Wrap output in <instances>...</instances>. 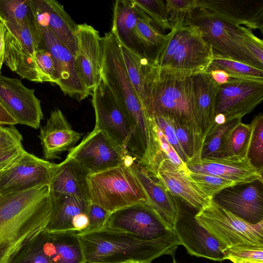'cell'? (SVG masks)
<instances>
[{"mask_svg":"<svg viewBox=\"0 0 263 263\" xmlns=\"http://www.w3.org/2000/svg\"><path fill=\"white\" fill-rule=\"evenodd\" d=\"M4 63L21 78L37 83L43 82L35 57L5 27Z\"/></svg>","mask_w":263,"mask_h":263,"instance_id":"obj_31","label":"cell"},{"mask_svg":"<svg viewBox=\"0 0 263 263\" xmlns=\"http://www.w3.org/2000/svg\"><path fill=\"white\" fill-rule=\"evenodd\" d=\"M76 36V71L82 83L92 95L102 79V37L98 30L86 23L77 24Z\"/></svg>","mask_w":263,"mask_h":263,"instance_id":"obj_14","label":"cell"},{"mask_svg":"<svg viewBox=\"0 0 263 263\" xmlns=\"http://www.w3.org/2000/svg\"><path fill=\"white\" fill-rule=\"evenodd\" d=\"M52 209L49 185L0 197V263H8L45 230Z\"/></svg>","mask_w":263,"mask_h":263,"instance_id":"obj_1","label":"cell"},{"mask_svg":"<svg viewBox=\"0 0 263 263\" xmlns=\"http://www.w3.org/2000/svg\"><path fill=\"white\" fill-rule=\"evenodd\" d=\"M5 27L33 56L36 50V24L17 25L4 22Z\"/></svg>","mask_w":263,"mask_h":263,"instance_id":"obj_44","label":"cell"},{"mask_svg":"<svg viewBox=\"0 0 263 263\" xmlns=\"http://www.w3.org/2000/svg\"><path fill=\"white\" fill-rule=\"evenodd\" d=\"M88 175L75 160L66 156L54 169L49 185L51 196L70 195L89 200Z\"/></svg>","mask_w":263,"mask_h":263,"instance_id":"obj_27","label":"cell"},{"mask_svg":"<svg viewBox=\"0 0 263 263\" xmlns=\"http://www.w3.org/2000/svg\"><path fill=\"white\" fill-rule=\"evenodd\" d=\"M77 234L85 263H151L163 255L174 257L175 253L159 243L105 227Z\"/></svg>","mask_w":263,"mask_h":263,"instance_id":"obj_4","label":"cell"},{"mask_svg":"<svg viewBox=\"0 0 263 263\" xmlns=\"http://www.w3.org/2000/svg\"><path fill=\"white\" fill-rule=\"evenodd\" d=\"M68 151L67 156L75 160L89 174L130 164L135 159L125 146L95 127Z\"/></svg>","mask_w":263,"mask_h":263,"instance_id":"obj_10","label":"cell"},{"mask_svg":"<svg viewBox=\"0 0 263 263\" xmlns=\"http://www.w3.org/2000/svg\"><path fill=\"white\" fill-rule=\"evenodd\" d=\"M91 101L96 118L95 128L127 149L133 134L132 127L124 109L102 78L93 90Z\"/></svg>","mask_w":263,"mask_h":263,"instance_id":"obj_13","label":"cell"},{"mask_svg":"<svg viewBox=\"0 0 263 263\" xmlns=\"http://www.w3.org/2000/svg\"><path fill=\"white\" fill-rule=\"evenodd\" d=\"M198 0L165 1L170 31L184 25L189 13L197 6Z\"/></svg>","mask_w":263,"mask_h":263,"instance_id":"obj_43","label":"cell"},{"mask_svg":"<svg viewBox=\"0 0 263 263\" xmlns=\"http://www.w3.org/2000/svg\"><path fill=\"white\" fill-rule=\"evenodd\" d=\"M192 80L195 120L204 142L206 135L215 126L219 85L206 72L197 74L192 77Z\"/></svg>","mask_w":263,"mask_h":263,"instance_id":"obj_25","label":"cell"},{"mask_svg":"<svg viewBox=\"0 0 263 263\" xmlns=\"http://www.w3.org/2000/svg\"><path fill=\"white\" fill-rule=\"evenodd\" d=\"M130 263H132V262H130Z\"/></svg>","mask_w":263,"mask_h":263,"instance_id":"obj_57","label":"cell"},{"mask_svg":"<svg viewBox=\"0 0 263 263\" xmlns=\"http://www.w3.org/2000/svg\"><path fill=\"white\" fill-rule=\"evenodd\" d=\"M252 130L251 123L245 124L241 121L232 128L229 141L230 156H248Z\"/></svg>","mask_w":263,"mask_h":263,"instance_id":"obj_41","label":"cell"},{"mask_svg":"<svg viewBox=\"0 0 263 263\" xmlns=\"http://www.w3.org/2000/svg\"><path fill=\"white\" fill-rule=\"evenodd\" d=\"M241 119H235L215 126L204 139L201 159L204 158H219L230 156L229 136L232 128Z\"/></svg>","mask_w":263,"mask_h":263,"instance_id":"obj_33","label":"cell"},{"mask_svg":"<svg viewBox=\"0 0 263 263\" xmlns=\"http://www.w3.org/2000/svg\"><path fill=\"white\" fill-rule=\"evenodd\" d=\"M263 183L259 181L226 188L213 200L221 208L251 223L263 221Z\"/></svg>","mask_w":263,"mask_h":263,"instance_id":"obj_17","label":"cell"},{"mask_svg":"<svg viewBox=\"0 0 263 263\" xmlns=\"http://www.w3.org/2000/svg\"><path fill=\"white\" fill-rule=\"evenodd\" d=\"M192 172L211 175L235 182L237 185L255 181L263 183V170L254 166L248 155L204 158L186 163Z\"/></svg>","mask_w":263,"mask_h":263,"instance_id":"obj_19","label":"cell"},{"mask_svg":"<svg viewBox=\"0 0 263 263\" xmlns=\"http://www.w3.org/2000/svg\"><path fill=\"white\" fill-rule=\"evenodd\" d=\"M55 165L25 151L0 172V197L49 185Z\"/></svg>","mask_w":263,"mask_h":263,"instance_id":"obj_11","label":"cell"},{"mask_svg":"<svg viewBox=\"0 0 263 263\" xmlns=\"http://www.w3.org/2000/svg\"><path fill=\"white\" fill-rule=\"evenodd\" d=\"M119 44L128 76L145 115L158 68L153 58Z\"/></svg>","mask_w":263,"mask_h":263,"instance_id":"obj_24","label":"cell"},{"mask_svg":"<svg viewBox=\"0 0 263 263\" xmlns=\"http://www.w3.org/2000/svg\"><path fill=\"white\" fill-rule=\"evenodd\" d=\"M0 19L17 25L35 24L31 0H0Z\"/></svg>","mask_w":263,"mask_h":263,"instance_id":"obj_36","label":"cell"},{"mask_svg":"<svg viewBox=\"0 0 263 263\" xmlns=\"http://www.w3.org/2000/svg\"><path fill=\"white\" fill-rule=\"evenodd\" d=\"M184 24L199 28L214 54L263 69V64L253 57L245 45V37L250 29L224 21L199 7L189 13Z\"/></svg>","mask_w":263,"mask_h":263,"instance_id":"obj_6","label":"cell"},{"mask_svg":"<svg viewBox=\"0 0 263 263\" xmlns=\"http://www.w3.org/2000/svg\"><path fill=\"white\" fill-rule=\"evenodd\" d=\"M36 26V50L44 49L51 54L56 70V84L65 95L82 101L90 95L77 74L74 55L51 30Z\"/></svg>","mask_w":263,"mask_h":263,"instance_id":"obj_12","label":"cell"},{"mask_svg":"<svg viewBox=\"0 0 263 263\" xmlns=\"http://www.w3.org/2000/svg\"><path fill=\"white\" fill-rule=\"evenodd\" d=\"M0 103L17 124L40 127L43 118L41 101L34 89L25 86L20 80L0 75Z\"/></svg>","mask_w":263,"mask_h":263,"instance_id":"obj_15","label":"cell"},{"mask_svg":"<svg viewBox=\"0 0 263 263\" xmlns=\"http://www.w3.org/2000/svg\"><path fill=\"white\" fill-rule=\"evenodd\" d=\"M5 25L0 19V75L1 69L4 63L5 52Z\"/></svg>","mask_w":263,"mask_h":263,"instance_id":"obj_52","label":"cell"},{"mask_svg":"<svg viewBox=\"0 0 263 263\" xmlns=\"http://www.w3.org/2000/svg\"><path fill=\"white\" fill-rule=\"evenodd\" d=\"M234 263H263V261L257 260H241L235 261Z\"/></svg>","mask_w":263,"mask_h":263,"instance_id":"obj_53","label":"cell"},{"mask_svg":"<svg viewBox=\"0 0 263 263\" xmlns=\"http://www.w3.org/2000/svg\"><path fill=\"white\" fill-rule=\"evenodd\" d=\"M170 119L178 141L189 161L192 159L194 154L193 140L190 129L177 120L172 118Z\"/></svg>","mask_w":263,"mask_h":263,"instance_id":"obj_48","label":"cell"},{"mask_svg":"<svg viewBox=\"0 0 263 263\" xmlns=\"http://www.w3.org/2000/svg\"><path fill=\"white\" fill-rule=\"evenodd\" d=\"M147 120V139L146 149L137 163L151 177L155 178L160 163L168 159L179 168L189 173L186 164L166 140L153 118Z\"/></svg>","mask_w":263,"mask_h":263,"instance_id":"obj_26","label":"cell"},{"mask_svg":"<svg viewBox=\"0 0 263 263\" xmlns=\"http://www.w3.org/2000/svg\"><path fill=\"white\" fill-rule=\"evenodd\" d=\"M104 227L159 243L175 253L180 245L173 228L147 202L137 203L110 213Z\"/></svg>","mask_w":263,"mask_h":263,"instance_id":"obj_8","label":"cell"},{"mask_svg":"<svg viewBox=\"0 0 263 263\" xmlns=\"http://www.w3.org/2000/svg\"><path fill=\"white\" fill-rule=\"evenodd\" d=\"M45 230L18 251L8 263H52L46 248Z\"/></svg>","mask_w":263,"mask_h":263,"instance_id":"obj_37","label":"cell"},{"mask_svg":"<svg viewBox=\"0 0 263 263\" xmlns=\"http://www.w3.org/2000/svg\"><path fill=\"white\" fill-rule=\"evenodd\" d=\"M195 214H187L180 206L173 226L180 244L192 256L215 261L227 259V247L197 222Z\"/></svg>","mask_w":263,"mask_h":263,"instance_id":"obj_16","label":"cell"},{"mask_svg":"<svg viewBox=\"0 0 263 263\" xmlns=\"http://www.w3.org/2000/svg\"><path fill=\"white\" fill-rule=\"evenodd\" d=\"M132 263H143V262H132Z\"/></svg>","mask_w":263,"mask_h":263,"instance_id":"obj_55","label":"cell"},{"mask_svg":"<svg viewBox=\"0 0 263 263\" xmlns=\"http://www.w3.org/2000/svg\"><path fill=\"white\" fill-rule=\"evenodd\" d=\"M153 23L143 12L138 17L135 33L140 48L141 46L158 48L165 39L166 34L161 33Z\"/></svg>","mask_w":263,"mask_h":263,"instance_id":"obj_38","label":"cell"},{"mask_svg":"<svg viewBox=\"0 0 263 263\" xmlns=\"http://www.w3.org/2000/svg\"><path fill=\"white\" fill-rule=\"evenodd\" d=\"M224 254L227 259L233 262L241 260L263 261V246L245 245L227 247Z\"/></svg>","mask_w":263,"mask_h":263,"instance_id":"obj_45","label":"cell"},{"mask_svg":"<svg viewBox=\"0 0 263 263\" xmlns=\"http://www.w3.org/2000/svg\"><path fill=\"white\" fill-rule=\"evenodd\" d=\"M46 245L52 263H85L82 246L75 231L47 232Z\"/></svg>","mask_w":263,"mask_h":263,"instance_id":"obj_32","label":"cell"},{"mask_svg":"<svg viewBox=\"0 0 263 263\" xmlns=\"http://www.w3.org/2000/svg\"><path fill=\"white\" fill-rule=\"evenodd\" d=\"M110 214V212L100 205L90 202L87 212L89 226L86 232L93 231L103 228Z\"/></svg>","mask_w":263,"mask_h":263,"instance_id":"obj_49","label":"cell"},{"mask_svg":"<svg viewBox=\"0 0 263 263\" xmlns=\"http://www.w3.org/2000/svg\"><path fill=\"white\" fill-rule=\"evenodd\" d=\"M246 46L253 57L263 64V42L256 36L252 30L250 29L247 32L245 41Z\"/></svg>","mask_w":263,"mask_h":263,"instance_id":"obj_50","label":"cell"},{"mask_svg":"<svg viewBox=\"0 0 263 263\" xmlns=\"http://www.w3.org/2000/svg\"><path fill=\"white\" fill-rule=\"evenodd\" d=\"M263 99V83L253 82L218 86L215 115H223L226 122L241 119L252 112Z\"/></svg>","mask_w":263,"mask_h":263,"instance_id":"obj_18","label":"cell"},{"mask_svg":"<svg viewBox=\"0 0 263 263\" xmlns=\"http://www.w3.org/2000/svg\"><path fill=\"white\" fill-rule=\"evenodd\" d=\"M152 118L154 119L180 159L186 164L188 161V159L178 141L170 118L162 116L154 117Z\"/></svg>","mask_w":263,"mask_h":263,"instance_id":"obj_47","label":"cell"},{"mask_svg":"<svg viewBox=\"0 0 263 263\" xmlns=\"http://www.w3.org/2000/svg\"><path fill=\"white\" fill-rule=\"evenodd\" d=\"M209 67L223 70L233 78L263 83V69L222 56L213 54Z\"/></svg>","mask_w":263,"mask_h":263,"instance_id":"obj_34","label":"cell"},{"mask_svg":"<svg viewBox=\"0 0 263 263\" xmlns=\"http://www.w3.org/2000/svg\"><path fill=\"white\" fill-rule=\"evenodd\" d=\"M34 57L43 81L56 84L55 65L50 53L44 49L39 48L36 50Z\"/></svg>","mask_w":263,"mask_h":263,"instance_id":"obj_46","label":"cell"},{"mask_svg":"<svg viewBox=\"0 0 263 263\" xmlns=\"http://www.w3.org/2000/svg\"><path fill=\"white\" fill-rule=\"evenodd\" d=\"M1 171H2V170H0V172H1Z\"/></svg>","mask_w":263,"mask_h":263,"instance_id":"obj_56","label":"cell"},{"mask_svg":"<svg viewBox=\"0 0 263 263\" xmlns=\"http://www.w3.org/2000/svg\"><path fill=\"white\" fill-rule=\"evenodd\" d=\"M172 263H178V262H176L175 260H174Z\"/></svg>","mask_w":263,"mask_h":263,"instance_id":"obj_54","label":"cell"},{"mask_svg":"<svg viewBox=\"0 0 263 263\" xmlns=\"http://www.w3.org/2000/svg\"><path fill=\"white\" fill-rule=\"evenodd\" d=\"M155 178L174 196L178 197L187 206L197 211L210 198L191 180L189 173L179 168L168 159L164 160L160 163Z\"/></svg>","mask_w":263,"mask_h":263,"instance_id":"obj_23","label":"cell"},{"mask_svg":"<svg viewBox=\"0 0 263 263\" xmlns=\"http://www.w3.org/2000/svg\"><path fill=\"white\" fill-rule=\"evenodd\" d=\"M0 124L14 125L17 123L15 120L7 112L0 103Z\"/></svg>","mask_w":263,"mask_h":263,"instance_id":"obj_51","label":"cell"},{"mask_svg":"<svg viewBox=\"0 0 263 263\" xmlns=\"http://www.w3.org/2000/svg\"><path fill=\"white\" fill-rule=\"evenodd\" d=\"M248 157L252 164L263 170V114L256 116L252 122Z\"/></svg>","mask_w":263,"mask_h":263,"instance_id":"obj_39","label":"cell"},{"mask_svg":"<svg viewBox=\"0 0 263 263\" xmlns=\"http://www.w3.org/2000/svg\"><path fill=\"white\" fill-rule=\"evenodd\" d=\"M136 6L163 30L169 29L166 4L162 0H133Z\"/></svg>","mask_w":263,"mask_h":263,"instance_id":"obj_42","label":"cell"},{"mask_svg":"<svg viewBox=\"0 0 263 263\" xmlns=\"http://www.w3.org/2000/svg\"><path fill=\"white\" fill-rule=\"evenodd\" d=\"M52 199L51 215L45 230L48 232L74 231L73 223L82 215L87 214L90 200L70 195L52 197Z\"/></svg>","mask_w":263,"mask_h":263,"instance_id":"obj_29","label":"cell"},{"mask_svg":"<svg viewBox=\"0 0 263 263\" xmlns=\"http://www.w3.org/2000/svg\"><path fill=\"white\" fill-rule=\"evenodd\" d=\"M191 180L209 197L213 198L222 190L236 185L228 179L211 175L195 173L190 171Z\"/></svg>","mask_w":263,"mask_h":263,"instance_id":"obj_40","label":"cell"},{"mask_svg":"<svg viewBox=\"0 0 263 263\" xmlns=\"http://www.w3.org/2000/svg\"><path fill=\"white\" fill-rule=\"evenodd\" d=\"M216 16L251 30L263 31V2L255 1L198 0L197 6Z\"/></svg>","mask_w":263,"mask_h":263,"instance_id":"obj_21","label":"cell"},{"mask_svg":"<svg viewBox=\"0 0 263 263\" xmlns=\"http://www.w3.org/2000/svg\"><path fill=\"white\" fill-rule=\"evenodd\" d=\"M213 57L199 28L184 24L166 34L153 60L159 76L193 77L205 72Z\"/></svg>","mask_w":263,"mask_h":263,"instance_id":"obj_3","label":"cell"},{"mask_svg":"<svg viewBox=\"0 0 263 263\" xmlns=\"http://www.w3.org/2000/svg\"><path fill=\"white\" fill-rule=\"evenodd\" d=\"M145 116L146 119L168 117L189 127L194 145L191 161L201 159L203 141L195 120L192 77L157 73L152 84Z\"/></svg>","mask_w":263,"mask_h":263,"instance_id":"obj_5","label":"cell"},{"mask_svg":"<svg viewBox=\"0 0 263 263\" xmlns=\"http://www.w3.org/2000/svg\"><path fill=\"white\" fill-rule=\"evenodd\" d=\"M142 12L133 0H117L115 2L112 32L119 42L127 47L143 54L137 43L135 28Z\"/></svg>","mask_w":263,"mask_h":263,"instance_id":"obj_30","label":"cell"},{"mask_svg":"<svg viewBox=\"0 0 263 263\" xmlns=\"http://www.w3.org/2000/svg\"><path fill=\"white\" fill-rule=\"evenodd\" d=\"M36 25L51 30L75 55L78 48L77 24L62 5L54 0H31Z\"/></svg>","mask_w":263,"mask_h":263,"instance_id":"obj_20","label":"cell"},{"mask_svg":"<svg viewBox=\"0 0 263 263\" xmlns=\"http://www.w3.org/2000/svg\"><path fill=\"white\" fill-rule=\"evenodd\" d=\"M133 163L88 175L90 201L110 213L137 203L147 202L143 190L130 168Z\"/></svg>","mask_w":263,"mask_h":263,"instance_id":"obj_7","label":"cell"},{"mask_svg":"<svg viewBox=\"0 0 263 263\" xmlns=\"http://www.w3.org/2000/svg\"><path fill=\"white\" fill-rule=\"evenodd\" d=\"M83 135L72 128L60 109L53 110L39 136L44 159H60V155L73 147Z\"/></svg>","mask_w":263,"mask_h":263,"instance_id":"obj_22","label":"cell"},{"mask_svg":"<svg viewBox=\"0 0 263 263\" xmlns=\"http://www.w3.org/2000/svg\"><path fill=\"white\" fill-rule=\"evenodd\" d=\"M23 137L14 125L4 126L0 124V170L13 162L25 150Z\"/></svg>","mask_w":263,"mask_h":263,"instance_id":"obj_35","label":"cell"},{"mask_svg":"<svg viewBox=\"0 0 263 263\" xmlns=\"http://www.w3.org/2000/svg\"><path fill=\"white\" fill-rule=\"evenodd\" d=\"M102 44V78L128 118L133 134L127 150L139 160L146 147L147 120L128 76L117 37L107 32Z\"/></svg>","mask_w":263,"mask_h":263,"instance_id":"obj_2","label":"cell"},{"mask_svg":"<svg viewBox=\"0 0 263 263\" xmlns=\"http://www.w3.org/2000/svg\"><path fill=\"white\" fill-rule=\"evenodd\" d=\"M130 168L143 190L147 203L173 227L180 210L174 196L162 183L153 179L135 162L130 165Z\"/></svg>","mask_w":263,"mask_h":263,"instance_id":"obj_28","label":"cell"},{"mask_svg":"<svg viewBox=\"0 0 263 263\" xmlns=\"http://www.w3.org/2000/svg\"><path fill=\"white\" fill-rule=\"evenodd\" d=\"M197 222L227 248L237 245L263 246V221L249 223L210 198L194 215Z\"/></svg>","mask_w":263,"mask_h":263,"instance_id":"obj_9","label":"cell"}]
</instances>
